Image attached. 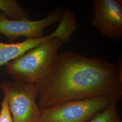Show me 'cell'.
<instances>
[{
    "instance_id": "obj_7",
    "label": "cell",
    "mask_w": 122,
    "mask_h": 122,
    "mask_svg": "<svg viewBox=\"0 0 122 122\" xmlns=\"http://www.w3.org/2000/svg\"><path fill=\"white\" fill-rule=\"evenodd\" d=\"M62 34V30L57 27L51 34L42 38H27L21 42L10 44L0 42V66L6 64L51 38H61Z\"/></svg>"
},
{
    "instance_id": "obj_10",
    "label": "cell",
    "mask_w": 122,
    "mask_h": 122,
    "mask_svg": "<svg viewBox=\"0 0 122 122\" xmlns=\"http://www.w3.org/2000/svg\"><path fill=\"white\" fill-rule=\"evenodd\" d=\"M0 122H13V119L11 117L7 100L5 96L1 103V107L0 111Z\"/></svg>"
},
{
    "instance_id": "obj_8",
    "label": "cell",
    "mask_w": 122,
    "mask_h": 122,
    "mask_svg": "<svg viewBox=\"0 0 122 122\" xmlns=\"http://www.w3.org/2000/svg\"><path fill=\"white\" fill-rule=\"evenodd\" d=\"M0 10L12 20L28 18V14L14 0H0Z\"/></svg>"
},
{
    "instance_id": "obj_3",
    "label": "cell",
    "mask_w": 122,
    "mask_h": 122,
    "mask_svg": "<svg viewBox=\"0 0 122 122\" xmlns=\"http://www.w3.org/2000/svg\"><path fill=\"white\" fill-rule=\"evenodd\" d=\"M0 89L6 99L13 122H38L41 108L36 101L39 91L35 84L3 81Z\"/></svg>"
},
{
    "instance_id": "obj_9",
    "label": "cell",
    "mask_w": 122,
    "mask_h": 122,
    "mask_svg": "<svg viewBox=\"0 0 122 122\" xmlns=\"http://www.w3.org/2000/svg\"><path fill=\"white\" fill-rule=\"evenodd\" d=\"M117 102L112 101L105 109L97 113L89 122H122L117 111Z\"/></svg>"
},
{
    "instance_id": "obj_2",
    "label": "cell",
    "mask_w": 122,
    "mask_h": 122,
    "mask_svg": "<svg viewBox=\"0 0 122 122\" xmlns=\"http://www.w3.org/2000/svg\"><path fill=\"white\" fill-rule=\"evenodd\" d=\"M53 37L6 64V71L14 81L35 84L44 77L64 44Z\"/></svg>"
},
{
    "instance_id": "obj_1",
    "label": "cell",
    "mask_w": 122,
    "mask_h": 122,
    "mask_svg": "<svg viewBox=\"0 0 122 122\" xmlns=\"http://www.w3.org/2000/svg\"><path fill=\"white\" fill-rule=\"evenodd\" d=\"M121 57L109 63L101 57L90 58L71 51L58 53L46 76L35 83L39 107L97 97L120 100Z\"/></svg>"
},
{
    "instance_id": "obj_4",
    "label": "cell",
    "mask_w": 122,
    "mask_h": 122,
    "mask_svg": "<svg viewBox=\"0 0 122 122\" xmlns=\"http://www.w3.org/2000/svg\"><path fill=\"white\" fill-rule=\"evenodd\" d=\"M112 101L97 97L41 108L38 122H89Z\"/></svg>"
},
{
    "instance_id": "obj_5",
    "label": "cell",
    "mask_w": 122,
    "mask_h": 122,
    "mask_svg": "<svg viewBox=\"0 0 122 122\" xmlns=\"http://www.w3.org/2000/svg\"><path fill=\"white\" fill-rule=\"evenodd\" d=\"M63 10L61 8L54 9L44 19L37 21H32L28 18L12 20L4 13H0V34L5 35L11 43L22 36L42 38L44 37V31L46 28L60 22Z\"/></svg>"
},
{
    "instance_id": "obj_6",
    "label": "cell",
    "mask_w": 122,
    "mask_h": 122,
    "mask_svg": "<svg viewBox=\"0 0 122 122\" xmlns=\"http://www.w3.org/2000/svg\"><path fill=\"white\" fill-rule=\"evenodd\" d=\"M92 25L101 35L115 42L122 38V1L94 0Z\"/></svg>"
}]
</instances>
